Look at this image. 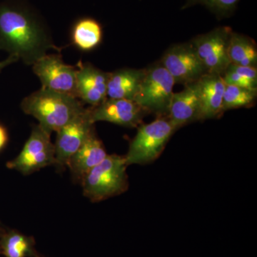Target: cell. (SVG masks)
Instances as JSON below:
<instances>
[{"label":"cell","mask_w":257,"mask_h":257,"mask_svg":"<svg viewBox=\"0 0 257 257\" xmlns=\"http://www.w3.org/2000/svg\"><path fill=\"white\" fill-rule=\"evenodd\" d=\"M233 72H236L245 78L257 83V70L256 67H246V66L236 65L231 64L228 67Z\"/></svg>","instance_id":"obj_23"},{"label":"cell","mask_w":257,"mask_h":257,"mask_svg":"<svg viewBox=\"0 0 257 257\" xmlns=\"http://www.w3.org/2000/svg\"><path fill=\"white\" fill-rule=\"evenodd\" d=\"M18 62V59L15 58V57H11V56H8V58L0 61V73H1L3 69L6 68L8 66L11 65L12 64H14L15 62Z\"/></svg>","instance_id":"obj_24"},{"label":"cell","mask_w":257,"mask_h":257,"mask_svg":"<svg viewBox=\"0 0 257 257\" xmlns=\"http://www.w3.org/2000/svg\"><path fill=\"white\" fill-rule=\"evenodd\" d=\"M225 84L256 90L257 83L245 78L228 68L222 75Z\"/></svg>","instance_id":"obj_22"},{"label":"cell","mask_w":257,"mask_h":257,"mask_svg":"<svg viewBox=\"0 0 257 257\" xmlns=\"http://www.w3.org/2000/svg\"><path fill=\"white\" fill-rule=\"evenodd\" d=\"M51 134L40 125L34 126L22 151L7 164V167L28 175L48 166L55 165V144L52 143Z\"/></svg>","instance_id":"obj_6"},{"label":"cell","mask_w":257,"mask_h":257,"mask_svg":"<svg viewBox=\"0 0 257 257\" xmlns=\"http://www.w3.org/2000/svg\"><path fill=\"white\" fill-rule=\"evenodd\" d=\"M162 64L175 83L185 85L197 82L207 74L192 43L171 47L164 55Z\"/></svg>","instance_id":"obj_10"},{"label":"cell","mask_w":257,"mask_h":257,"mask_svg":"<svg viewBox=\"0 0 257 257\" xmlns=\"http://www.w3.org/2000/svg\"><path fill=\"white\" fill-rule=\"evenodd\" d=\"M109 73L103 72L91 64L79 63L77 67L76 93L83 104L99 105L107 98Z\"/></svg>","instance_id":"obj_12"},{"label":"cell","mask_w":257,"mask_h":257,"mask_svg":"<svg viewBox=\"0 0 257 257\" xmlns=\"http://www.w3.org/2000/svg\"><path fill=\"white\" fill-rule=\"evenodd\" d=\"M107 155L104 145L94 133L69 159L67 167L76 178L82 179L88 172L100 164Z\"/></svg>","instance_id":"obj_15"},{"label":"cell","mask_w":257,"mask_h":257,"mask_svg":"<svg viewBox=\"0 0 257 257\" xmlns=\"http://www.w3.org/2000/svg\"><path fill=\"white\" fill-rule=\"evenodd\" d=\"M145 69H121L109 73L107 98L133 100L138 94Z\"/></svg>","instance_id":"obj_16"},{"label":"cell","mask_w":257,"mask_h":257,"mask_svg":"<svg viewBox=\"0 0 257 257\" xmlns=\"http://www.w3.org/2000/svg\"><path fill=\"white\" fill-rule=\"evenodd\" d=\"M94 124L89 108H85L57 132L55 143V165L59 167H67L69 159L94 133Z\"/></svg>","instance_id":"obj_9"},{"label":"cell","mask_w":257,"mask_h":257,"mask_svg":"<svg viewBox=\"0 0 257 257\" xmlns=\"http://www.w3.org/2000/svg\"><path fill=\"white\" fill-rule=\"evenodd\" d=\"M0 250L5 257H41L35 248L34 238L17 231H10L2 236Z\"/></svg>","instance_id":"obj_18"},{"label":"cell","mask_w":257,"mask_h":257,"mask_svg":"<svg viewBox=\"0 0 257 257\" xmlns=\"http://www.w3.org/2000/svg\"><path fill=\"white\" fill-rule=\"evenodd\" d=\"M256 96V90L226 84L223 96V111L251 105Z\"/></svg>","instance_id":"obj_20"},{"label":"cell","mask_w":257,"mask_h":257,"mask_svg":"<svg viewBox=\"0 0 257 257\" xmlns=\"http://www.w3.org/2000/svg\"><path fill=\"white\" fill-rule=\"evenodd\" d=\"M240 0H187L184 8L201 4L216 13L224 15L234 11Z\"/></svg>","instance_id":"obj_21"},{"label":"cell","mask_w":257,"mask_h":257,"mask_svg":"<svg viewBox=\"0 0 257 257\" xmlns=\"http://www.w3.org/2000/svg\"><path fill=\"white\" fill-rule=\"evenodd\" d=\"M228 55L230 62L236 65L255 67L257 51L254 42L247 37L231 33L230 36Z\"/></svg>","instance_id":"obj_19"},{"label":"cell","mask_w":257,"mask_h":257,"mask_svg":"<svg viewBox=\"0 0 257 257\" xmlns=\"http://www.w3.org/2000/svg\"><path fill=\"white\" fill-rule=\"evenodd\" d=\"M176 84L162 63L145 69V74L134 101L148 114L167 116Z\"/></svg>","instance_id":"obj_5"},{"label":"cell","mask_w":257,"mask_h":257,"mask_svg":"<svg viewBox=\"0 0 257 257\" xmlns=\"http://www.w3.org/2000/svg\"><path fill=\"white\" fill-rule=\"evenodd\" d=\"M201 106V120L214 119L223 112L225 84L222 76L205 74L197 81Z\"/></svg>","instance_id":"obj_14"},{"label":"cell","mask_w":257,"mask_h":257,"mask_svg":"<svg viewBox=\"0 0 257 257\" xmlns=\"http://www.w3.org/2000/svg\"><path fill=\"white\" fill-rule=\"evenodd\" d=\"M124 156L108 155L82 177L83 194L93 202L119 195L128 188Z\"/></svg>","instance_id":"obj_3"},{"label":"cell","mask_w":257,"mask_h":257,"mask_svg":"<svg viewBox=\"0 0 257 257\" xmlns=\"http://www.w3.org/2000/svg\"><path fill=\"white\" fill-rule=\"evenodd\" d=\"M89 109L94 124L107 121L126 127L140 126L144 116L148 114L135 101L123 99L106 98L99 105L90 106Z\"/></svg>","instance_id":"obj_11"},{"label":"cell","mask_w":257,"mask_h":257,"mask_svg":"<svg viewBox=\"0 0 257 257\" xmlns=\"http://www.w3.org/2000/svg\"><path fill=\"white\" fill-rule=\"evenodd\" d=\"M50 50L60 48L33 12L23 5L0 4V50L32 65Z\"/></svg>","instance_id":"obj_1"},{"label":"cell","mask_w":257,"mask_h":257,"mask_svg":"<svg viewBox=\"0 0 257 257\" xmlns=\"http://www.w3.org/2000/svg\"><path fill=\"white\" fill-rule=\"evenodd\" d=\"M167 116L176 130L192 121L201 120L197 82L187 84L182 92L174 93Z\"/></svg>","instance_id":"obj_13"},{"label":"cell","mask_w":257,"mask_h":257,"mask_svg":"<svg viewBox=\"0 0 257 257\" xmlns=\"http://www.w3.org/2000/svg\"><path fill=\"white\" fill-rule=\"evenodd\" d=\"M231 33L229 28H219L197 37L192 42L207 74L222 76L231 64L228 46Z\"/></svg>","instance_id":"obj_8"},{"label":"cell","mask_w":257,"mask_h":257,"mask_svg":"<svg viewBox=\"0 0 257 257\" xmlns=\"http://www.w3.org/2000/svg\"><path fill=\"white\" fill-rule=\"evenodd\" d=\"M176 128L167 116L140 124L124 156L126 165H145L157 160L162 155Z\"/></svg>","instance_id":"obj_4"},{"label":"cell","mask_w":257,"mask_h":257,"mask_svg":"<svg viewBox=\"0 0 257 257\" xmlns=\"http://www.w3.org/2000/svg\"><path fill=\"white\" fill-rule=\"evenodd\" d=\"M8 141V135L4 126L0 125V150L6 145Z\"/></svg>","instance_id":"obj_25"},{"label":"cell","mask_w":257,"mask_h":257,"mask_svg":"<svg viewBox=\"0 0 257 257\" xmlns=\"http://www.w3.org/2000/svg\"><path fill=\"white\" fill-rule=\"evenodd\" d=\"M102 28L100 24L92 18L80 19L74 24L72 30L74 45L82 51H91L100 44Z\"/></svg>","instance_id":"obj_17"},{"label":"cell","mask_w":257,"mask_h":257,"mask_svg":"<svg viewBox=\"0 0 257 257\" xmlns=\"http://www.w3.org/2000/svg\"><path fill=\"white\" fill-rule=\"evenodd\" d=\"M0 253H1V250H0Z\"/></svg>","instance_id":"obj_26"},{"label":"cell","mask_w":257,"mask_h":257,"mask_svg":"<svg viewBox=\"0 0 257 257\" xmlns=\"http://www.w3.org/2000/svg\"><path fill=\"white\" fill-rule=\"evenodd\" d=\"M21 108L51 133H57L85 109L77 98L42 87L24 98Z\"/></svg>","instance_id":"obj_2"},{"label":"cell","mask_w":257,"mask_h":257,"mask_svg":"<svg viewBox=\"0 0 257 257\" xmlns=\"http://www.w3.org/2000/svg\"><path fill=\"white\" fill-rule=\"evenodd\" d=\"M42 87L77 98V67L66 64L59 54H47L32 64Z\"/></svg>","instance_id":"obj_7"}]
</instances>
